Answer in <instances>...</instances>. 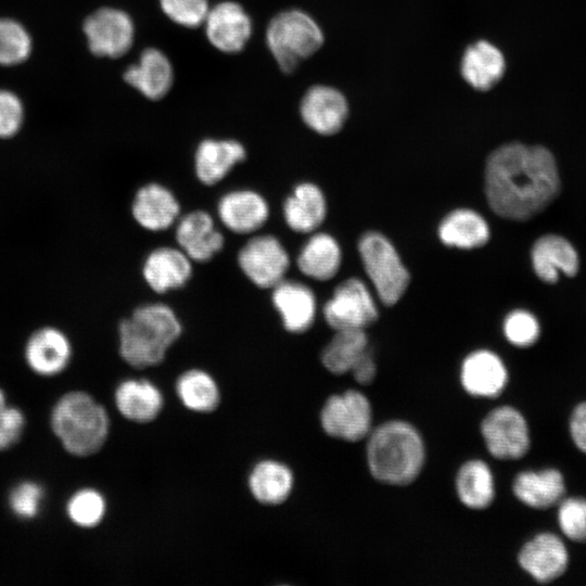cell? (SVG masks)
Wrapping results in <instances>:
<instances>
[{
    "instance_id": "b9f144b4",
    "label": "cell",
    "mask_w": 586,
    "mask_h": 586,
    "mask_svg": "<svg viewBox=\"0 0 586 586\" xmlns=\"http://www.w3.org/2000/svg\"><path fill=\"white\" fill-rule=\"evenodd\" d=\"M25 419L21 410L5 407L0 410V450L15 444L24 429Z\"/></svg>"
},
{
    "instance_id": "8fae6325",
    "label": "cell",
    "mask_w": 586,
    "mask_h": 586,
    "mask_svg": "<svg viewBox=\"0 0 586 586\" xmlns=\"http://www.w3.org/2000/svg\"><path fill=\"white\" fill-rule=\"evenodd\" d=\"M323 316L336 330L364 329L378 318L374 301L367 286L358 279L343 281L323 307Z\"/></svg>"
},
{
    "instance_id": "f6af8a7d",
    "label": "cell",
    "mask_w": 586,
    "mask_h": 586,
    "mask_svg": "<svg viewBox=\"0 0 586 586\" xmlns=\"http://www.w3.org/2000/svg\"><path fill=\"white\" fill-rule=\"evenodd\" d=\"M7 407V400L5 395L3 391L0 388V410Z\"/></svg>"
},
{
    "instance_id": "74e56055",
    "label": "cell",
    "mask_w": 586,
    "mask_h": 586,
    "mask_svg": "<svg viewBox=\"0 0 586 586\" xmlns=\"http://www.w3.org/2000/svg\"><path fill=\"white\" fill-rule=\"evenodd\" d=\"M163 13L174 23L195 28L203 25L209 11L208 0H158Z\"/></svg>"
},
{
    "instance_id": "9a60e30c",
    "label": "cell",
    "mask_w": 586,
    "mask_h": 586,
    "mask_svg": "<svg viewBox=\"0 0 586 586\" xmlns=\"http://www.w3.org/2000/svg\"><path fill=\"white\" fill-rule=\"evenodd\" d=\"M124 80L144 98L158 101L171 89L174 68L168 56L157 48L144 49L139 61L124 72Z\"/></svg>"
},
{
    "instance_id": "f35d334b",
    "label": "cell",
    "mask_w": 586,
    "mask_h": 586,
    "mask_svg": "<svg viewBox=\"0 0 586 586\" xmlns=\"http://www.w3.org/2000/svg\"><path fill=\"white\" fill-rule=\"evenodd\" d=\"M504 331L508 341L519 347L533 345L540 332L537 319L531 313L520 309L507 316Z\"/></svg>"
},
{
    "instance_id": "5b68a950",
    "label": "cell",
    "mask_w": 586,
    "mask_h": 586,
    "mask_svg": "<svg viewBox=\"0 0 586 586\" xmlns=\"http://www.w3.org/2000/svg\"><path fill=\"white\" fill-rule=\"evenodd\" d=\"M320 25L307 12L289 9L276 14L266 29V43L284 74L293 73L323 44Z\"/></svg>"
},
{
    "instance_id": "1f68e13d",
    "label": "cell",
    "mask_w": 586,
    "mask_h": 586,
    "mask_svg": "<svg viewBox=\"0 0 586 586\" xmlns=\"http://www.w3.org/2000/svg\"><path fill=\"white\" fill-rule=\"evenodd\" d=\"M249 486L259 502L279 505L289 497L292 491L293 474L286 466L265 460L253 469L249 477Z\"/></svg>"
},
{
    "instance_id": "603a6c76",
    "label": "cell",
    "mask_w": 586,
    "mask_h": 586,
    "mask_svg": "<svg viewBox=\"0 0 586 586\" xmlns=\"http://www.w3.org/2000/svg\"><path fill=\"white\" fill-rule=\"evenodd\" d=\"M272 304L290 332L302 333L314 322L316 298L313 291L301 282L284 279L279 282L272 288Z\"/></svg>"
},
{
    "instance_id": "7402d4cb",
    "label": "cell",
    "mask_w": 586,
    "mask_h": 586,
    "mask_svg": "<svg viewBox=\"0 0 586 586\" xmlns=\"http://www.w3.org/2000/svg\"><path fill=\"white\" fill-rule=\"evenodd\" d=\"M142 275L154 292L166 293L188 282L192 275L191 259L180 249L162 246L146 256Z\"/></svg>"
},
{
    "instance_id": "e575fe53",
    "label": "cell",
    "mask_w": 586,
    "mask_h": 586,
    "mask_svg": "<svg viewBox=\"0 0 586 586\" xmlns=\"http://www.w3.org/2000/svg\"><path fill=\"white\" fill-rule=\"evenodd\" d=\"M31 51L27 30L16 21L0 18V65L24 62Z\"/></svg>"
},
{
    "instance_id": "484cf974",
    "label": "cell",
    "mask_w": 586,
    "mask_h": 586,
    "mask_svg": "<svg viewBox=\"0 0 586 586\" xmlns=\"http://www.w3.org/2000/svg\"><path fill=\"white\" fill-rule=\"evenodd\" d=\"M512 489L521 502L535 509L559 505L565 494L563 476L557 469L520 472Z\"/></svg>"
},
{
    "instance_id": "6da1fadb",
    "label": "cell",
    "mask_w": 586,
    "mask_h": 586,
    "mask_svg": "<svg viewBox=\"0 0 586 586\" xmlns=\"http://www.w3.org/2000/svg\"><path fill=\"white\" fill-rule=\"evenodd\" d=\"M560 176L553 154L544 145L509 142L491 153L485 191L491 208L512 220H527L559 194Z\"/></svg>"
},
{
    "instance_id": "4316f807",
    "label": "cell",
    "mask_w": 586,
    "mask_h": 586,
    "mask_svg": "<svg viewBox=\"0 0 586 586\" xmlns=\"http://www.w3.org/2000/svg\"><path fill=\"white\" fill-rule=\"evenodd\" d=\"M327 213L321 190L314 183L297 184L283 204L286 225L296 232H311L323 221Z\"/></svg>"
},
{
    "instance_id": "ffe728a7",
    "label": "cell",
    "mask_w": 586,
    "mask_h": 586,
    "mask_svg": "<svg viewBox=\"0 0 586 586\" xmlns=\"http://www.w3.org/2000/svg\"><path fill=\"white\" fill-rule=\"evenodd\" d=\"M131 212L135 220L142 228L162 231L176 222L180 206L174 193L166 187L148 183L137 191Z\"/></svg>"
},
{
    "instance_id": "ee69618b",
    "label": "cell",
    "mask_w": 586,
    "mask_h": 586,
    "mask_svg": "<svg viewBox=\"0 0 586 586\" xmlns=\"http://www.w3.org/2000/svg\"><path fill=\"white\" fill-rule=\"evenodd\" d=\"M377 367L370 353L367 351L354 365L352 372L354 379L360 384H369L375 377Z\"/></svg>"
},
{
    "instance_id": "277c9868",
    "label": "cell",
    "mask_w": 586,
    "mask_h": 586,
    "mask_svg": "<svg viewBox=\"0 0 586 586\" xmlns=\"http://www.w3.org/2000/svg\"><path fill=\"white\" fill-rule=\"evenodd\" d=\"M51 425L68 453L89 456L104 444L109 433V417L105 409L89 394L69 392L55 404Z\"/></svg>"
},
{
    "instance_id": "f1b7e54d",
    "label": "cell",
    "mask_w": 586,
    "mask_h": 586,
    "mask_svg": "<svg viewBox=\"0 0 586 586\" xmlns=\"http://www.w3.org/2000/svg\"><path fill=\"white\" fill-rule=\"evenodd\" d=\"M341 264V250L330 234L316 233L306 242L297 257L300 270L315 280H329Z\"/></svg>"
},
{
    "instance_id": "8d00e7d4",
    "label": "cell",
    "mask_w": 586,
    "mask_h": 586,
    "mask_svg": "<svg viewBox=\"0 0 586 586\" xmlns=\"http://www.w3.org/2000/svg\"><path fill=\"white\" fill-rule=\"evenodd\" d=\"M558 523L569 539L586 543V498H563L559 502Z\"/></svg>"
},
{
    "instance_id": "d6986e66",
    "label": "cell",
    "mask_w": 586,
    "mask_h": 586,
    "mask_svg": "<svg viewBox=\"0 0 586 586\" xmlns=\"http://www.w3.org/2000/svg\"><path fill=\"white\" fill-rule=\"evenodd\" d=\"M532 264L536 276L546 283H555L559 275L574 277L579 269L575 247L563 237L545 234L532 249Z\"/></svg>"
},
{
    "instance_id": "7c38bea8",
    "label": "cell",
    "mask_w": 586,
    "mask_h": 586,
    "mask_svg": "<svg viewBox=\"0 0 586 586\" xmlns=\"http://www.w3.org/2000/svg\"><path fill=\"white\" fill-rule=\"evenodd\" d=\"M209 43L220 52H241L253 33V22L235 1H221L209 8L203 23Z\"/></svg>"
},
{
    "instance_id": "ac0fdd59",
    "label": "cell",
    "mask_w": 586,
    "mask_h": 586,
    "mask_svg": "<svg viewBox=\"0 0 586 586\" xmlns=\"http://www.w3.org/2000/svg\"><path fill=\"white\" fill-rule=\"evenodd\" d=\"M217 209L222 225L239 234L256 231L269 217L267 201L259 193L249 189L233 190L224 194Z\"/></svg>"
},
{
    "instance_id": "60d3db41",
    "label": "cell",
    "mask_w": 586,
    "mask_h": 586,
    "mask_svg": "<svg viewBox=\"0 0 586 586\" xmlns=\"http://www.w3.org/2000/svg\"><path fill=\"white\" fill-rule=\"evenodd\" d=\"M24 111L21 100L11 91L0 90V138H10L21 128Z\"/></svg>"
},
{
    "instance_id": "5bb4252c",
    "label": "cell",
    "mask_w": 586,
    "mask_h": 586,
    "mask_svg": "<svg viewBox=\"0 0 586 586\" xmlns=\"http://www.w3.org/2000/svg\"><path fill=\"white\" fill-rule=\"evenodd\" d=\"M520 566L539 583H550L566 570L569 555L562 539L552 533H540L520 550Z\"/></svg>"
},
{
    "instance_id": "2e32d148",
    "label": "cell",
    "mask_w": 586,
    "mask_h": 586,
    "mask_svg": "<svg viewBox=\"0 0 586 586\" xmlns=\"http://www.w3.org/2000/svg\"><path fill=\"white\" fill-rule=\"evenodd\" d=\"M507 62L504 52L488 40L469 44L460 60L463 80L477 91H488L505 76Z\"/></svg>"
},
{
    "instance_id": "83f0119b",
    "label": "cell",
    "mask_w": 586,
    "mask_h": 586,
    "mask_svg": "<svg viewBox=\"0 0 586 586\" xmlns=\"http://www.w3.org/2000/svg\"><path fill=\"white\" fill-rule=\"evenodd\" d=\"M115 403L125 418L148 422L161 411L163 397L158 388L146 380H127L117 387Z\"/></svg>"
},
{
    "instance_id": "cb8c5ba5",
    "label": "cell",
    "mask_w": 586,
    "mask_h": 586,
    "mask_svg": "<svg viewBox=\"0 0 586 586\" xmlns=\"http://www.w3.org/2000/svg\"><path fill=\"white\" fill-rule=\"evenodd\" d=\"M463 388L477 397H496L505 390L508 373L501 359L489 351L470 354L461 367Z\"/></svg>"
},
{
    "instance_id": "d6a6232c",
    "label": "cell",
    "mask_w": 586,
    "mask_h": 586,
    "mask_svg": "<svg viewBox=\"0 0 586 586\" xmlns=\"http://www.w3.org/2000/svg\"><path fill=\"white\" fill-rule=\"evenodd\" d=\"M367 345L368 339L364 329L336 330L322 352V364L334 374L349 372L368 351Z\"/></svg>"
},
{
    "instance_id": "7a4b0ae2",
    "label": "cell",
    "mask_w": 586,
    "mask_h": 586,
    "mask_svg": "<svg viewBox=\"0 0 586 586\" xmlns=\"http://www.w3.org/2000/svg\"><path fill=\"white\" fill-rule=\"evenodd\" d=\"M424 458L422 437L408 422L387 421L368 435V468L381 483L397 486L411 483L421 472Z\"/></svg>"
},
{
    "instance_id": "f546056e",
    "label": "cell",
    "mask_w": 586,
    "mask_h": 586,
    "mask_svg": "<svg viewBox=\"0 0 586 586\" xmlns=\"http://www.w3.org/2000/svg\"><path fill=\"white\" fill-rule=\"evenodd\" d=\"M438 235L445 245L474 249L487 242L489 229L477 213L470 209H457L441 222Z\"/></svg>"
},
{
    "instance_id": "52a82bcc",
    "label": "cell",
    "mask_w": 586,
    "mask_h": 586,
    "mask_svg": "<svg viewBox=\"0 0 586 586\" xmlns=\"http://www.w3.org/2000/svg\"><path fill=\"white\" fill-rule=\"evenodd\" d=\"M320 419L327 434L347 442L360 441L371 432V406L359 391L351 390L329 397Z\"/></svg>"
},
{
    "instance_id": "e0dca14e",
    "label": "cell",
    "mask_w": 586,
    "mask_h": 586,
    "mask_svg": "<svg viewBox=\"0 0 586 586\" xmlns=\"http://www.w3.org/2000/svg\"><path fill=\"white\" fill-rule=\"evenodd\" d=\"M179 249L194 262H207L224 246L225 240L213 217L194 211L181 217L176 227Z\"/></svg>"
},
{
    "instance_id": "d590c367",
    "label": "cell",
    "mask_w": 586,
    "mask_h": 586,
    "mask_svg": "<svg viewBox=\"0 0 586 586\" xmlns=\"http://www.w3.org/2000/svg\"><path fill=\"white\" fill-rule=\"evenodd\" d=\"M71 520L79 526L97 525L104 517L105 501L94 489H81L75 493L67 502Z\"/></svg>"
},
{
    "instance_id": "4fadbf2b",
    "label": "cell",
    "mask_w": 586,
    "mask_h": 586,
    "mask_svg": "<svg viewBox=\"0 0 586 586\" xmlns=\"http://www.w3.org/2000/svg\"><path fill=\"white\" fill-rule=\"evenodd\" d=\"M348 112L345 95L328 85L310 87L300 103V114L304 124L322 136L339 132L348 117Z\"/></svg>"
},
{
    "instance_id": "836d02e7",
    "label": "cell",
    "mask_w": 586,
    "mask_h": 586,
    "mask_svg": "<svg viewBox=\"0 0 586 586\" xmlns=\"http://www.w3.org/2000/svg\"><path fill=\"white\" fill-rule=\"evenodd\" d=\"M177 394L190 410L208 412L219 403V391L214 379L205 371L193 369L184 372L177 381Z\"/></svg>"
},
{
    "instance_id": "d4e9b609",
    "label": "cell",
    "mask_w": 586,
    "mask_h": 586,
    "mask_svg": "<svg viewBox=\"0 0 586 586\" xmlns=\"http://www.w3.org/2000/svg\"><path fill=\"white\" fill-rule=\"evenodd\" d=\"M71 354V343L66 335L51 327L34 332L25 348L28 366L40 375H54L61 372L67 366Z\"/></svg>"
},
{
    "instance_id": "9c48e42d",
    "label": "cell",
    "mask_w": 586,
    "mask_h": 586,
    "mask_svg": "<svg viewBox=\"0 0 586 586\" xmlns=\"http://www.w3.org/2000/svg\"><path fill=\"white\" fill-rule=\"evenodd\" d=\"M84 33L94 55L116 59L131 49L135 24L127 12L106 7L86 18Z\"/></svg>"
},
{
    "instance_id": "ba28073f",
    "label": "cell",
    "mask_w": 586,
    "mask_h": 586,
    "mask_svg": "<svg viewBox=\"0 0 586 586\" xmlns=\"http://www.w3.org/2000/svg\"><path fill=\"white\" fill-rule=\"evenodd\" d=\"M481 432L487 450L497 459H520L530 448L526 420L511 406L493 409L482 421Z\"/></svg>"
},
{
    "instance_id": "44dd1931",
    "label": "cell",
    "mask_w": 586,
    "mask_h": 586,
    "mask_svg": "<svg viewBox=\"0 0 586 586\" xmlns=\"http://www.w3.org/2000/svg\"><path fill=\"white\" fill-rule=\"evenodd\" d=\"M244 145L233 139H212L201 141L194 156L195 174L199 180L213 186L224 179L228 173L245 160Z\"/></svg>"
},
{
    "instance_id": "3957f363",
    "label": "cell",
    "mask_w": 586,
    "mask_h": 586,
    "mask_svg": "<svg viewBox=\"0 0 586 586\" xmlns=\"http://www.w3.org/2000/svg\"><path fill=\"white\" fill-rule=\"evenodd\" d=\"M118 333L123 359L135 368H146L163 361L181 334V323L169 306L152 303L137 307L120 322Z\"/></svg>"
},
{
    "instance_id": "8992f818",
    "label": "cell",
    "mask_w": 586,
    "mask_h": 586,
    "mask_svg": "<svg viewBox=\"0 0 586 586\" xmlns=\"http://www.w3.org/2000/svg\"><path fill=\"white\" fill-rule=\"evenodd\" d=\"M364 267L379 298L394 305L405 293L409 273L391 242L380 233L368 232L359 241Z\"/></svg>"
},
{
    "instance_id": "4dcf8cb0",
    "label": "cell",
    "mask_w": 586,
    "mask_h": 586,
    "mask_svg": "<svg viewBox=\"0 0 586 586\" xmlns=\"http://www.w3.org/2000/svg\"><path fill=\"white\" fill-rule=\"evenodd\" d=\"M456 492L468 508L488 507L494 500L495 484L487 463L477 459L463 463L456 476Z\"/></svg>"
},
{
    "instance_id": "ab89813d",
    "label": "cell",
    "mask_w": 586,
    "mask_h": 586,
    "mask_svg": "<svg viewBox=\"0 0 586 586\" xmlns=\"http://www.w3.org/2000/svg\"><path fill=\"white\" fill-rule=\"evenodd\" d=\"M43 491L34 482H23L16 485L9 496L13 512L22 518H33L38 513Z\"/></svg>"
},
{
    "instance_id": "7bdbcfd3",
    "label": "cell",
    "mask_w": 586,
    "mask_h": 586,
    "mask_svg": "<svg viewBox=\"0 0 586 586\" xmlns=\"http://www.w3.org/2000/svg\"><path fill=\"white\" fill-rule=\"evenodd\" d=\"M570 433L575 446L586 454V402L574 408L570 419Z\"/></svg>"
},
{
    "instance_id": "30bf717a",
    "label": "cell",
    "mask_w": 586,
    "mask_h": 586,
    "mask_svg": "<svg viewBox=\"0 0 586 586\" xmlns=\"http://www.w3.org/2000/svg\"><path fill=\"white\" fill-rule=\"evenodd\" d=\"M243 273L255 285L272 289L284 279L290 257L278 238L270 234L250 239L238 254Z\"/></svg>"
}]
</instances>
